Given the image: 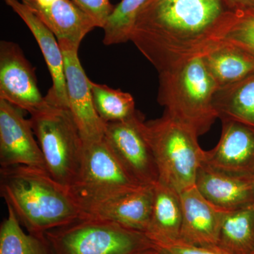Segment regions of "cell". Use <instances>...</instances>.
<instances>
[{
	"label": "cell",
	"mask_w": 254,
	"mask_h": 254,
	"mask_svg": "<svg viewBox=\"0 0 254 254\" xmlns=\"http://www.w3.org/2000/svg\"><path fill=\"white\" fill-rule=\"evenodd\" d=\"M143 117L106 123L104 139L127 173L140 185L153 186L159 181L153 150L143 130Z\"/></svg>",
	"instance_id": "cell-8"
},
{
	"label": "cell",
	"mask_w": 254,
	"mask_h": 254,
	"mask_svg": "<svg viewBox=\"0 0 254 254\" xmlns=\"http://www.w3.org/2000/svg\"><path fill=\"white\" fill-rule=\"evenodd\" d=\"M148 0H122L114 8L103 29L105 46L131 41L137 16Z\"/></svg>",
	"instance_id": "cell-24"
},
{
	"label": "cell",
	"mask_w": 254,
	"mask_h": 254,
	"mask_svg": "<svg viewBox=\"0 0 254 254\" xmlns=\"http://www.w3.org/2000/svg\"><path fill=\"white\" fill-rule=\"evenodd\" d=\"M23 20L36 38L51 75L53 86L46 98L51 104L68 109L64 77V64L61 47L53 32L22 1L4 0Z\"/></svg>",
	"instance_id": "cell-14"
},
{
	"label": "cell",
	"mask_w": 254,
	"mask_h": 254,
	"mask_svg": "<svg viewBox=\"0 0 254 254\" xmlns=\"http://www.w3.org/2000/svg\"><path fill=\"white\" fill-rule=\"evenodd\" d=\"M222 133L213 149L204 151L203 163L224 173L254 177V128L221 120Z\"/></svg>",
	"instance_id": "cell-12"
},
{
	"label": "cell",
	"mask_w": 254,
	"mask_h": 254,
	"mask_svg": "<svg viewBox=\"0 0 254 254\" xmlns=\"http://www.w3.org/2000/svg\"><path fill=\"white\" fill-rule=\"evenodd\" d=\"M31 120L22 110L0 99V165L1 168L24 165L48 173Z\"/></svg>",
	"instance_id": "cell-11"
},
{
	"label": "cell",
	"mask_w": 254,
	"mask_h": 254,
	"mask_svg": "<svg viewBox=\"0 0 254 254\" xmlns=\"http://www.w3.org/2000/svg\"><path fill=\"white\" fill-rule=\"evenodd\" d=\"M180 194L183 216L180 242L202 247L218 246L226 211L209 202L195 185Z\"/></svg>",
	"instance_id": "cell-13"
},
{
	"label": "cell",
	"mask_w": 254,
	"mask_h": 254,
	"mask_svg": "<svg viewBox=\"0 0 254 254\" xmlns=\"http://www.w3.org/2000/svg\"><path fill=\"white\" fill-rule=\"evenodd\" d=\"M0 226V254H55L46 234L23 231L12 209Z\"/></svg>",
	"instance_id": "cell-22"
},
{
	"label": "cell",
	"mask_w": 254,
	"mask_h": 254,
	"mask_svg": "<svg viewBox=\"0 0 254 254\" xmlns=\"http://www.w3.org/2000/svg\"><path fill=\"white\" fill-rule=\"evenodd\" d=\"M31 1L38 6H41V7H47V6L54 4L59 0H31Z\"/></svg>",
	"instance_id": "cell-29"
},
{
	"label": "cell",
	"mask_w": 254,
	"mask_h": 254,
	"mask_svg": "<svg viewBox=\"0 0 254 254\" xmlns=\"http://www.w3.org/2000/svg\"><path fill=\"white\" fill-rule=\"evenodd\" d=\"M58 42L63 53L68 110L83 141L102 139L104 138L106 123L95 109L91 80L87 77L78 58L79 47L64 40Z\"/></svg>",
	"instance_id": "cell-9"
},
{
	"label": "cell",
	"mask_w": 254,
	"mask_h": 254,
	"mask_svg": "<svg viewBox=\"0 0 254 254\" xmlns=\"http://www.w3.org/2000/svg\"><path fill=\"white\" fill-rule=\"evenodd\" d=\"M153 193L151 217L145 235L153 245L178 242L183 218L180 193L160 182L153 185Z\"/></svg>",
	"instance_id": "cell-18"
},
{
	"label": "cell",
	"mask_w": 254,
	"mask_h": 254,
	"mask_svg": "<svg viewBox=\"0 0 254 254\" xmlns=\"http://www.w3.org/2000/svg\"><path fill=\"white\" fill-rule=\"evenodd\" d=\"M46 236L55 254H137L154 249L143 232L86 215Z\"/></svg>",
	"instance_id": "cell-6"
},
{
	"label": "cell",
	"mask_w": 254,
	"mask_h": 254,
	"mask_svg": "<svg viewBox=\"0 0 254 254\" xmlns=\"http://www.w3.org/2000/svg\"><path fill=\"white\" fill-rule=\"evenodd\" d=\"M195 186L209 202L225 211L254 205V177L224 173L202 163Z\"/></svg>",
	"instance_id": "cell-15"
},
{
	"label": "cell",
	"mask_w": 254,
	"mask_h": 254,
	"mask_svg": "<svg viewBox=\"0 0 254 254\" xmlns=\"http://www.w3.org/2000/svg\"><path fill=\"white\" fill-rule=\"evenodd\" d=\"M0 99L31 115L50 104L41 95L34 69L20 47L5 41L0 43Z\"/></svg>",
	"instance_id": "cell-10"
},
{
	"label": "cell",
	"mask_w": 254,
	"mask_h": 254,
	"mask_svg": "<svg viewBox=\"0 0 254 254\" xmlns=\"http://www.w3.org/2000/svg\"><path fill=\"white\" fill-rule=\"evenodd\" d=\"M218 247L231 254H254V205L226 211Z\"/></svg>",
	"instance_id": "cell-21"
},
{
	"label": "cell",
	"mask_w": 254,
	"mask_h": 254,
	"mask_svg": "<svg viewBox=\"0 0 254 254\" xmlns=\"http://www.w3.org/2000/svg\"><path fill=\"white\" fill-rule=\"evenodd\" d=\"M92 96L97 113L105 123L126 121L137 113L130 93L91 81Z\"/></svg>",
	"instance_id": "cell-23"
},
{
	"label": "cell",
	"mask_w": 254,
	"mask_h": 254,
	"mask_svg": "<svg viewBox=\"0 0 254 254\" xmlns=\"http://www.w3.org/2000/svg\"><path fill=\"white\" fill-rule=\"evenodd\" d=\"M213 105L220 120H232L254 128V74L218 88Z\"/></svg>",
	"instance_id": "cell-20"
},
{
	"label": "cell",
	"mask_w": 254,
	"mask_h": 254,
	"mask_svg": "<svg viewBox=\"0 0 254 254\" xmlns=\"http://www.w3.org/2000/svg\"><path fill=\"white\" fill-rule=\"evenodd\" d=\"M218 41L236 45L254 54V6L231 10L222 23Z\"/></svg>",
	"instance_id": "cell-25"
},
{
	"label": "cell",
	"mask_w": 254,
	"mask_h": 254,
	"mask_svg": "<svg viewBox=\"0 0 254 254\" xmlns=\"http://www.w3.org/2000/svg\"><path fill=\"white\" fill-rule=\"evenodd\" d=\"M71 1L94 20L98 28L104 27L107 20L115 8V6L110 2V0H71Z\"/></svg>",
	"instance_id": "cell-26"
},
{
	"label": "cell",
	"mask_w": 254,
	"mask_h": 254,
	"mask_svg": "<svg viewBox=\"0 0 254 254\" xmlns=\"http://www.w3.org/2000/svg\"><path fill=\"white\" fill-rule=\"evenodd\" d=\"M224 1L232 9L254 6V0H224Z\"/></svg>",
	"instance_id": "cell-28"
},
{
	"label": "cell",
	"mask_w": 254,
	"mask_h": 254,
	"mask_svg": "<svg viewBox=\"0 0 254 254\" xmlns=\"http://www.w3.org/2000/svg\"><path fill=\"white\" fill-rule=\"evenodd\" d=\"M137 254H160L158 253V251L155 250V249H150V250L143 251L141 253Z\"/></svg>",
	"instance_id": "cell-30"
},
{
	"label": "cell",
	"mask_w": 254,
	"mask_h": 254,
	"mask_svg": "<svg viewBox=\"0 0 254 254\" xmlns=\"http://www.w3.org/2000/svg\"><path fill=\"white\" fill-rule=\"evenodd\" d=\"M143 186L124 168L104 138L84 142L81 169L70 188L82 210Z\"/></svg>",
	"instance_id": "cell-7"
},
{
	"label": "cell",
	"mask_w": 254,
	"mask_h": 254,
	"mask_svg": "<svg viewBox=\"0 0 254 254\" xmlns=\"http://www.w3.org/2000/svg\"><path fill=\"white\" fill-rule=\"evenodd\" d=\"M53 32L58 41L64 40L79 47L84 37L98 28L94 20L71 0H59L41 7L31 0H21Z\"/></svg>",
	"instance_id": "cell-17"
},
{
	"label": "cell",
	"mask_w": 254,
	"mask_h": 254,
	"mask_svg": "<svg viewBox=\"0 0 254 254\" xmlns=\"http://www.w3.org/2000/svg\"><path fill=\"white\" fill-rule=\"evenodd\" d=\"M153 248L160 254H231L218 246L202 247L187 245L180 241L173 243L154 245Z\"/></svg>",
	"instance_id": "cell-27"
},
{
	"label": "cell",
	"mask_w": 254,
	"mask_h": 254,
	"mask_svg": "<svg viewBox=\"0 0 254 254\" xmlns=\"http://www.w3.org/2000/svg\"><path fill=\"white\" fill-rule=\"evenodd\" d=\"M30 120L48 173L70 190L77 180L84 149V141L71 112L50 103L31 115Z\"/></svg>",
	"instance_id": "cell-5"
},
{
	"label": "cell",
	"mask_w": 254,
	"mask_h": 254,
	"mask_svg": "<svg viewBox=\"0 0 254 254\" xmlns=\"http://www.w3.org/2000/svg\"></svg>",
	"instance_id": "cell-31"
},
{
	"label": "cell",
	"mask_w": 254,
	"mask_h": 254,
	"mask_svg": "<svg viewBox=\"0 0 254 254\" xmlns=\"http://www.w3.org/2000/svg\"><path fill=\"white\" fill-rule=\"evenodd\" d=\"M218 88L254 74V54L227 42L215 43L201 56Z\"/></svg>",
	"instance_id": "cell-19"
},
{
	"label": "cell",
	"mask_w": 254,
	"mask_h": 254,
	"mask_svg": "<svg viewBox=\"0 0 254 254\" xmlns=\"http://www.w3.org/2000/svg\"><path fill=\"white\" fill-rule=\"evenodd\" d=\"M0 191L30 233L46 234L84 215L69 189L39 169L1 168Z\"/></svg>",
	"instance_id": "cell-2"
},
{
	"label": "cell",
	"mask_w": 254,
	"mask_h": 254,
	"mask_svg": "<svg viewBox=\"0 0 254 254\" xmlns=\"http://www.w3.org/2000/svg\"><path fill=\"white\" fill-rule=\"evenodd\" d=\"M153 198V186H141L92 205L83 213L145 233L149 226Z\"/></svg>",
	"instance_id": "cell-16"
},
{
	"label": "cell",
	"mask_w": 254,
	"mask_h": 254,
	"mask_svg": "<svg viewBox=\"0 0 254 254\" xmlns=\"http://www.w3.org/2000/svg\"><path fill=\"white\" fill-rule=\"evenodd\" d=\"M231 10L224 0H148L131 41L163 72L206 53Z\"/></svg>",
	"instance_id": "cell-1"
},
{
	"label": "cell",
	"mask_w": 254,
	"mask_h": 254,
	"mask_svg": "<svg viewBox=\"0 0 254 254\" xmlns=\"http://www.w3.org/2000/svg\"><path fill=\"white\" fill-rule=\"evenodd\" d=\"M218 88L198 57L159 73L158 101L165 113L199 136L218 118L213 105Z\"/></svg>",
	"instance_id": "cell-3"
},
{
	"label": "cell",
	"mask_w": 254,
	"mask_h": 254,
	"mask_svg": "<svg viewBox=\"0 0 254 254\" xmlns=\"http://www.w3.org/2000/svg\"><path fill=\"white\" fill-rule=\"evenodd\" d=\"M143 130L154 155L158 182L179 193L194 186L205 151L198 136L165 113L162 118L143 122Z\"/></svg>",
	"instance_id": "cell-4"
}]
</instances>
